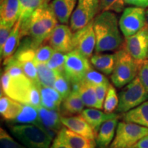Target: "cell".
I'll return each mask as SVG.
<instances>
[{
  "instance_id": "cell-27",
  "label": "cell",
  "mask_w": 148,
  "mask_h": 148,
  "mask_svg": "<svg viewBox=\"0 0 148 148\" xmlns=\"http://www.w3.org/2000/svg\"><path fill=\"white\" fill-rule=\"evenodd\" d=\"M73 88L77 90L85 106L88 108H98L97 97L95 86L82 81L79 84L73 85Z\"/></svg>"
},
{
  "instance_id": "cell-44",
  "label": "cell",
  "mask_w": 148,
  "mask_h": 148,
  "mask_svg": "<svg viewBox=\"0 0 148 148\" xmlns=\"http://www.w3.org/2000/svg\"><path fill=\"white\" fill-rule=\"evenodd\" d=\"M132 148H148V135L138 140Z\"/></svg>"
},
{
  "instance_id": "cell-19",
  "label": "cell",
  "mask_w": 148,
  "mask_h": 148,
  "mask_svg": "<svg viewBox=\"0 0 148 148\" xmlns=\"http://www.w3.org/2000/svg\"><path fill=\"white\" fill-rule=\"evenodd\" d=\"M61 139L69 146L70 148H95V140L72 132L66 127H63L57 134Z\"/></svg>"
},
{
  "instance_id": "cell-11",
  "label": "cell",
  "mask_w": 148,
  "mask_h": 148,
  "mask_svg": "<svg viewBox=\"0 0 148 148\" xmlns=\"http://www.w3.org/2000/svg\"><path fill=\"white\" fill-rule=\"evenodd\" d=\"M73 49L79 51L86 58H90L95 50L96 37L93 21L87 25L73 32Z\"/></svg>"
},
{
  "instance_id": "cell-16",
  "label": "cell",
  "mask_w": 148,
  "mask_h": 148,
  "mask_svg": "<svg viewBox=\"0 0 148 148\" xmlns=\"http://www.w3.org/2000/svg\"><path fill=\"white\" fill-rule=\"evenodd\" d=\"M20 0H1L0 23L14 25L20 16Z\"/></svg>"
},
{
  "instance_id": "cell-3",
  "label": "cell",
  "mask_w": 148,
  "mask_h": 148,
  "mask_svg": "<svg viewBox=\"0 0 148 148\" xmlns=\"http://www.w3.org/2000/svg\"><path fill=\"white\" fill-rule=\"evenodd\" d=\"M11 133L27 148H49L54 137L41 125L14 124Z\"/></svg>"
},
{
  "instance_id": "cell-23",
  "label": "cell",
  "mask_w": 148,
  "mask_h": 148,
  "mask_svg": "<svg viewBox=\"0 0 148 148\" xmlns=\"http://www.w3.org/2000/svg\"><path fill=\"white\" fill-rule=\"evenodd\" d=\"M116 58V51L113 53H95L90 57V62L99 71L106 75H110L114 70Z\"/></svg>"
},
{
  "instance_id": "cell-12",
  "label": "cell",
  "mask_w": 148,
  "mask_h": 148,
  "mask_svg": "<svg viewBox=\"0 0 148 148\" xmlns=\"http://www.w3.org/2000/svg\"><path fill=\"white\" fill-rule=\"evenodd\" d=\"M73 32L66 24H59L46 41L55 51L67 53L73 50Z\"/></svg>"
},
{
  "instance_id": "cell-37",
  "label": "cell",
  "mask_w": 148,
  "mask_h": 148,
  "mask_svg": "<svg viewBox=\"0 0 148 148\" xmlns=\"http://www.w3.org/2000/svg\"><path fill=\"white\" fill-rule=\"evenodd\" d=\"M23 70L24 73L28 78L36 84H40L38 80V71H37L36 64L34 60H29L26 62H20Z\"/></svg>"
},
{
  "instance_id": "cell-20",
  "label": "cell",
  "mask_w": 148,
  "mask_h": 148,
  "mask_svg": "<svg viewBox=\"0 0 148 148\" xmlns=\"http://www.w3.org/2000/svg\"><path fill=\"white\" fill-rule=\"evenodd\" d=\"M82 116L86 120L89 125L96 132H98L102 123L108 120L119 118V115L114 112H106L99 110L98 108H88L84 109L82 112Z\"/></svg>"
},
{
  "instance_id": "cell-2",
  "label": "cell",
  "mask_w": 148,
  "mask_h": 148,
  "mask_svg": "<svg viewBox=\"0 0 148 148\" xmlns=\"http://www.w3.org/2000/svg\"><path fill=\"white\" fill-rule=\"evenodd\" d=\"M58 21L49 3H44L34 11L29 20L21 23L22 38L29 37L38 47L47 40Z\"/></svg>"
},
{
  "instance_id": "cell-24",
  "label": "cell",
  "mask_w": 148,
  "mask_h": 148,
  "mask_svg": "<svg viewBox=\"0 0 148 148\" xmlns=\"http://www.w3.org/2000/svg\"><path fill=\"white\" fill-rule=\"evenodd\" d=\"M40 92L41 106L51 110H60L63 99L54 88L40 84Z\"/></svg>"
},
{
  "instance_id": "cell-14",
  "label": "cell",
  "mask_w": 148,
  "mask_h": 148,
  "mask_svg": "<svg viewBox=\"0 0 148 148\" xmlns=\"http://www.w3.org/2000/svg\"><path fill=\"white\" fill-rule=\"evenodd\" d=\"M61 121L64 126L72 132L95 140L96 132L81 114L72 116H62Z\"/></svg>"
},
{
  "instance_id": "cell-18",
  "label": "cell",
  "mask_w": 148,
  "mask_h": 148,
  "mask_svg": "<svg viewBox=\"0 0 148 148\" xmlns=\"http://www.w3.org/2000/svg\"><path fill=\"white\" fill-rule=\"evenodd\" d=\"M118 119H112L105 121L96 134L95 143L97 148H108L114 139L118 125Z\"/></svg>"
},
{
  "instance_id": "cell-4",
  "label": "cell",
  "mask_w": 148,
  "mask_h": 148,
  "mask_svg": "<svg viewBox=\"0 0 148 148\" xmlns=\"http://www.w3.org/2000/svg\"><path fill=\"white\" fill-rule=\"evenodd\" d=\"M117 58L111 80L116 88H121L138 76L141 61L135 60L125 50L124 46L116 51Z\"/></svg>"
},
{
  "instance_id": "cell-10",
  "label": "cell",
  "mask_w": 148,
  "mask_h": 148,
  "mask_svg": "<svg viewBox=\"0 0 148 148\" xmlns=\"http://www.w3.org/2000/svg\"><path fill=\"white\" fill-rule=\"evenodd\" d=\"M145 8L130 6L125 8L119 20L121 33L125 38L139 32L145 27Z\"/></svg>"
},
{
  "instance_id": "cell-43",
  "label": "cell",
  "mask_w": 148,
  "mask_h": 148,
  "mask_svg": "<svg viewBox=\"0 0 148 148\" xmlns=\"http://www.w3.org/2000/svg\"><path fill=\"white\" fill-rule=\"evenodd\" d=\"M49 148H70L69 146L64 142L58 136H56L53 139V143L51 144Z\"/></svg>"
},
{
  "instance_id": "cell-15",
  "label": "cell",
  "mask_w": 148,
  "mask_h": 148,
  "mask_svg": "<svg viewBox=\"0 0 148 148\" xmlns=\"http://www.w3.org/2000/svg\"><path fill=\"white\" fill-rule=\"evenodd\" d=\"M40 124L47 130L53 137L64 127L61 121L62 114L60 110H51L40 106L37 108Z\"/></svg>"
},
{
  "instance_id": "cell-1",
  "label": "cell",
  "mask_w": 148,
  "mask_h": 148,
  "mask_svg": "<svg viewBox=\"0 0 148 148\" xmlns=\"http://www.w3.org/2000/svg\"><path fill=\"white\" fill-rule=\"evenodd\" d=\"M95 53L118 51L123 45L117 16L112 11L101 12L93 20Z\"/></svg>"
},
{
  "instance_id": "cell-28",
  "label": "cell",
  "mask_w": 148,
  "mask_h": 148,
  "mask_svg": "<svg viewBox=\"0 0 148 148\" xmlns=\"http://www.w3.org/2000/svg\"><path fill=\"white\" fill-rule=\"evenodd\" d=\"M12 123L14 124H36L41 125L37 108L28 104L23 105L21 112L15 119L12 121Z\"/></svg>"
},
{
  "instance_id": "cell-22",
  "label": "cell",
  "mask_w": 148,
  "mask_h": 148,
  "mask_svg": "<svg viewBox=\"0 0 148 148\" xmlns=\"http://www.w3.org/2000/svg\"><path fill=\"white\" fill-rule=\"evenodd\" d=\"M22 39L21 32V21L18 19L14 24L12 29L10 36L5 41L2 49L0 50L1 53V60L3 61L8 60L15 53L20 45Z\"/></svg>"
},
{
  "instance_id": "cell-47",
  "label": "cell",
  "mask_w": 148,
  "mask_h": 148,
  "mask_svg": "<svg viewBox=\"0 0 148 148\" xmlns=\"http://www.w3.org/2000/svg\"><path fill=\"white\" fill-rule=\"evenodd\" d=\"M147 59H148V53H147Z\"/></svg>"
},
{
  "instance_id": "cell-32",
  "label": "cell",
  "mask_w": 148,
  "mask_h": 148,
  "mask_svg": "<svg viewBox=\"0 0 148 148\" xmlns=\"http://www.w3.org/2000/svg\"><path fill=\"white\" fill-rule=\"evenodd\" d=\"M66 53L55 51L52 56L47 62V65L49 69L56 72L57 73H64V66L65 63Z\"/></svg>"
},
{
  "instance_id": "cell-13",
  "label": "cell",
  "mask_w": 148,
  "mask_h": 148,
  "mask_svg": "<svg viewBox=\"0 0 148 148\" xmlns=\"http://www.w3.org/2000/svg\"><path fill=\"white\" fill-rule=\"evenodd\" d=\"M125 50L135 60L147 59L148 53V28L145 27L139 32L125 38L123 44Z\"/></svg>"
},
{
  "instance_id": "cell-40",
  "label": "cell",
  "mask_w": 148,
  "mask_h": 148,
  "mask_svg": "<svg viewBox=\"0 0 148 148\" xmlns=\"http://www.w3.org/2000/svg\"><path fill=\"white\" fill-rule=\"evenodd\" d=\"M138 77L148 92V59H145L140 62Z\"/></svg>"
},
{
  "instance_id": "cell-17",
  "label": "cell",
  "mask_w": 148,
  "mask_h": 148,
  "mask_svg": "<svg viewBox=\"0 0 148 148\" xmlns=\"http://www.w3.org/2000/svg\"><path fill=\"white\" fill-rule=\"evenodd\" d=\"M77 2V0H52L49 5L59 23L66 25L70 21Z\"/></svg>"
},
{
  "instance_id": "cell-25",
  "label": "cell",
  "mask_w": 148,
  "mask_h": 148,
  "mask_svg": "<svg viewBox=\"0 0 148 148\" xmlns=\"http://www.w3.org/2000/svg\"><path fill=\"white\" fill-rule=\"evenodd\" d=\"M23 103L14 100L1 92L0 98V113L5 120L12 122L18 116Z\"/></svg>"
},
{
  "instance_id": "cell-5",
  "label": "cell",
  "mask_w": 148,
  "mask_h": 148,
  "mask_svg": "<svg viewBox=\"0 0 148 148\" xmlns=\"http://www.w3.org/2000/svg\"><path fill=\"white\" fill-rule=\"evenodd\" d=\"M34 84L25 73L17 76H10L5 71L1 74V92L23 104H29V95Z\"/></svg>"
},
{
  "instance_id": "cell-36",
  "label": "cell",
  "mask_w": 148,
  "mask_h": 148,
  "mask_svg": "<svg viewBox=\"0 0 148 148\" xmlns=\"http://www.w3.org/2000/svg\"><path fill=\"white\" fill-rule=\"evenodd\" d=\"M82 81L95 87L98 85L102 84L103 83L108 82V79L102 73H99L91 67L89 71L86 73Z\"/></svg>"
},
{
  "instance_id": "cell-7",
  "label": "cell",
  "mask_w": 148,
  "mask_h": 148,
  "mask_svg": "<svg viewBox=\"0 0 148 148\" xmlns=\"http://www.w3.org/2000/svg\"><path fill=\"white\" fill-rule=\"evenodd\" d=\"M146 135H148V127L131 122H119L109 148H132Z\"/></svg>"
},
{
  "instance_id": "cell-39",
  "label": "cell",
  "mask_w": 148,
  "mask_h": 148,
  "mask_svg": "<svg viewBox=\"0 0 148 148\" xmlns=\"http://www.w3.org/2000/svg\"><path fill=\"white\" fill-rule=\"evenodd\" d=\"M110 85V84L109 83V81H108V82L103 83L102 84L95 86L96 94H97V97L98 108L99 109L103 108V102H104L105 98L106 97L107 92L108 91Z\"/></svg>"
},
{
  "instance_id": "cell-42",
  "label": "cell",
  "mask_w": 148,
  "mask_h": 148,
  "mask_svg": "<svg viewBox=\"0 0 148 148\" xmlns=\"http://www.w3.org/2000/svg\"><path fill=\"white\" fill-rule=\"evenodd\" d=\"M124 2L125 4L135 7L143 8H148V0H124Z\"/></svg>"
},
{
  "instance_id": "cell-29",
  "label": "cell",
  "mask_w": 148,
  "mask_h": 148,
  "mask_svg": "<svg viewBox=\"0 0 148 148\" xmlns=\"http://www.w3.org/2000/svg\"><path fill=\"white\" fill-rule=\"evenodd\" d=\"M46 2V0H21V12L18 19L21 23H25L36 9Z\"/></svg>"
},
{
  "instance_id": "cell-30",
  "label": "cell",
  "mask_w": 148,
  "mask_h": 148,
  "mask_svg": "<svg viewBox=\"0 0 148 148\" xmlns=\"http://www.w3.org/2000/svg\"><path fill=\"white\" fill-rule=\"evenodd\" d=\"M40 84L45 86L53 87L57 73L49 69L46 63H36Z\"/></svg>"
},
{
  "instance_id": "cell-21",
  "label": "cell",
  "mask_w": 148,
  "mask_h": 148,
  "mask_svg": "<svg viewBox=\"0 0 148 148\" xmlns=\"http://www.w3.org/2000/svg\"><path fill=\"white\" fill-rule=\"evenodd\" d=\"M84 106V103L77 90L73 88L71 93L62 101L60 112L63 116L76 115L82 113Z\"/></svg>"
},
{
  "instance_id": "cell-35",
  "label": "cell",
  "mask_w": 148,
  "mask_h": 148,
  "mask_svg": "<svg viewBox=\"0 0 148 148\" xmlns=\"http://www.w3.org/2000/svg\"><path fill=\"white\" fill-rule=\"evenodd\" d=\"M55 50L49 45H41L37 48L35 54V63H47Z\"/></svg>"
},
{
  "instance_id": "cell-26",
  "label": "cell",
  "mask_w": 148,
  "mask_h": 148,
  "mask_svg": "<svg viewBox=\"0 0 148 148\" xmlns=\"http://www.w3.org/2000/svg\"><path fill=\"white\" fill-rule=\"evenodd\" d=\"M123 121L148 127V100L125 112Z\"/></svg>"
},
{
  "instance_id": "cell-33",
  "label": "cell",
  "mask_w": 148,
  "mask_h": 148,
  "mask_svg": "<svg viewBox=\"0 0 148 148\" xmlns=\"http://www.w3.org/2000/svg\"><path fill=\"white\" fill-rule=\"evenodd\" d=\"M118 103H119V96L117 95L115 88L110 84L103 102V110L106 112H112L114 110H116Z\"/></svg>"
},
{
  "instance_id": "cell-46",
  "label": "cell",
  "mask_w": 148,
  "mask_h": 148,
  "mask_svg": "<svg viewBox=\"0 0 148 148\" xmlns=\"http://www.w3.org/2000/svg\"><path fill=\"white\" fill-rule=\"evenodd\" d=\"M51 1V0H46V2L49 3V1Z\"/></svg>"
},
{
  "instance_id": "cell-31",
  "label": "cell",
  "mask_w": 148,
  "mask_h": 148,
  "mask_svg": "<svg viewBox=\"0 0 148 148\" xmlns=\"http://www.w3.org/2000/svg\"><path fill=\"white\" fill-rule=\"evenodd\" d=\"M53 88L60 93L64 99L71 92L73 85L64 73H60L57 74L53 84Z\"/></svg>"
},
{
  "instance_id": "cell-8",
  "label": "cell",
  "mask_w": 148,
  "mask_h": 148,
  "mask_svg": "<svg viewBox=\"0 0 148 148\" xmlns=\"http://www.w3.org/2000/svg\"><path fill=\"white\" fill-rule=\"evenodd\" d=\"M101 11L99 0H77L71 17L70 27L73 32L92 21Z\"/></svg>"
},
{
  "instance_id": "cell-9",
  "label": "cell",
  "mask_w": 148,
  "mask_h": 148,
  "mask_svg": "<svg viewBox=\"0 0 148 148\" xmlns=\"http://www.w3.org/2000/svg\"><path fill=\"white\" fill-rule=\"evenodd\" d=\"M90 68L88 58L79 51L73 49L66 53L64 74L73 86L82 82Z\"/></svg>"
},
{
  "instance_id": "cell-48",
  "label": "cell",
  "mask_w": 148,
  "mask_h": 148,
  "mask_svg": "<svg viewBox=\"0 0 148 148\" xmlns=\"http://www.w3.org/2000/svg\"><path fill=\"white\" fill-rule=\"evenodd\" d=\"M20 1H21V0H20Z\"/></svg>"
},
{
  "instance_id": "cell-38",
  "label": "cell",
  "mask_w": 148,
  "mask_h": 148,
  "mask_svg": "<svg viewBox=\"0 0 148 148\" xmlns=\"http://www.w3.org/2000/svg\"><path fill=\"white\" fill-rule=\"evenodd\" d=\"M0 147L1 148H27L16 142L2 127L0 128Z\"/></svg>"
},
{
  "instance_id": "cell-41",
  "label": "cell",
  "mask_w": 148,
  "mask_h": 148,
  "mask_svg": "<svg viewBox=\"0 0 148 148\" xmlns=\"http://www.w3.org/2000/svg\"><path fill=\"white\" fill-rule=\"evenodd\" d=\"M14 25L0 23V50L2 49L5 41L10 36Z\"/></svg>"
},
{
  "instance_id": "cell-6",
  "label": "cell",
  "mask_w": 148,
  "mask_h": 148,
  "mask_svg": "<svg viewBox=\"0 0 148 148\" xmlns=\"http://www.w3.org/2000/svg\"><path fill=\"white\" fill-rule=\"evenodd\" d=\"M119 103L116 111L125 113L148 100V92L137 76L125 85L119 93Z\"/></svg>"
},
{
  "instance_id": "cell-45",
  "label": "cell",
  "mask_w": 148,
  "mask_h": 148,
  "mask_svg": "<svg viewBox=\"0 0 148 148\" xmlns=\"http://www.w3.org/2000/svg\"><path fill=\"white\" fill-rule=\"evenodd\" d=\"M145 17H146V22H145V27L148 28V8L146 9L145 12Z\"/></svg>"
},
{
  "instance_id": "cell-34",
  "label": "cell",
  "mask_w": 148,
  "mask_h": 148,
  "mask_svg": "<svg viewBox=\"0 0 148 148\" xmlns=\"http://www.w3.org/2000/svg\"><path fill=\"white\" fill-rule=\"evenodd\" d=\"M101 12L112 11L120 13L124 10V0H99Z\"/></svg>"
}]
</instances>
